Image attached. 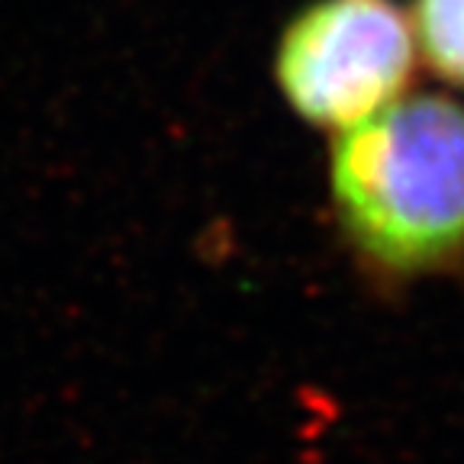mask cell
I'll return each mask as SVG.
<instances>
[{
	"mask_svg": "<svg viewBox=\"0 0 464 464\" xmlns=\"http://www.w3.org/2000/svg\"><path fill=\"white\" fill-rule=\"evenodd\" d=\"M335 219L384 281L442 275L464 261V107L397 97L339 130L329 159Z\"/></svg>",
	"mask_w": 464,
	"mask_h": 464,
	"instance_id": "cell-1",
	"label": "cell"
},
{
	"mask_svg": "<svg viewBox=\"0 0 464 464\" xmlns=\"http://www.w3.org/2000/svg\"><path fill=\"white\" fill-rule=\"evenodd\" d=\"M413 62V23L393 0H319L287 26L275 72L306 123L348 130L403 94Z\"/></svg>",
	"mask_w": 464,
	"mask_h": 464,
	"instance_id": "cell-2",
	"label": "cell"
},
{
	"mask_svg": "<svg viewBox=\"0 0 464 464\" xmlns=\"http://www.w3.org/2000/svg\"><path fill=\"white\" fill-rule=\"evenodd\" d=\"M413 36L432 72L464 87V0H413Z\"/></svg>",
	"mask_w": 464,
	"mask_h": 464,
	"instance_id": "cell-3",
	"label": "cell"
}]
</instances>
